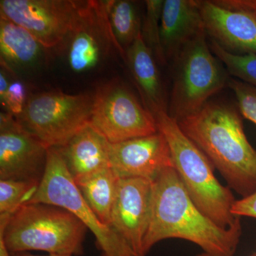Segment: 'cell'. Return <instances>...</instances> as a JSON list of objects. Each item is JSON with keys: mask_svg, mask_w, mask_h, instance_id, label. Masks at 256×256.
<instances>
[{"mask_svg": "<svg viewBox=\"0 0 256 256\" xmlns=\"http://www.w3.org/2000/svg\"><path fill=\"white\" fill-rule=\"evenodd\" d=\"M242 234L240 216L233 226L224 228L198 210L174 168H166L153 181L150 224L143 244L144 256L161 240L180 238L196 244L210 256H234Z\"/></svg>", "mask_w": 256, "mask_h": 256, "instance_id": "cell-1", "label": "cell"}, {"mask_svg": "<svg viewBox=\"0 0 256 256\" xmlns=\"http://www.w3.org/2000/svg\"><path fill=\"white\" fill-rule=\"evenodd\" d=\"M178 122L220 172L229 188L242 198L256 192V150L247 139L242 114L236 108L208 101Z\"/></svg>", "mask_w": 256, "mask_h": 256, "instance_id": "cell-2", "label": "cell"}, {"mask_svg": "<svg viewBox=\"0 0 256 256\" xmlns=\"http://www.w3.org/2000/svg\"><path fill=\"white\" fill-rule=\"evenodd\" d=\"M87 230L68 210L46 204H26L12 215L0 214V236L14 254L40 250L82 256Z\"/></svg>", "mask_w": 256, "mask_h": 256, "instance_id": "cell-3", "label": "cell"}, {"mask_svg": "<svg viewBox=\"0 0 256 256\" xmlns=\"http://www.w3.org/2000/svg\"><path fill=\"white\" fill-rule=\"evenodd\" d=\"M154 118L158 131L166 138L178 178L197 208L222 228L233 226L238 216L232 214L236 198L230 188L218 182L210 160L186 137L176 120L168 112Z\"/></svg>", "mask_w": 256, "mask_h": 256, "instance_id": "cell-4", "label": "cell"}, {"mask_svg": "<svg viewBox=\"0 0 256 256\" xmlns=\"http://www.w3.org/2000/svg\"><path fill=\"white\" fill-rule=\"evenodd\" d=\"M206 34L188 42L174 58L168 114L176 121L194 114L228 84L223 64L214 54Z\"/></svg>", "mask_w": 256, "mask_h": 256, "instance_id": "cell-5", "label": "cell"}, {"mask_svg": "<svg viewBox=\"0 0 256 256\" xmlns=\"http://www.w3.org/2000/svg\"><path fill=\"white\" fill-rule=\"evenodd\" d=\"M94 96L43 92L28 97L18 124L47 149L62 148L92 120Z\"/></svg>", "mask_w": 256, "mask_h": 256, "instance_id": "cell-6", "label": "cell"}, {"mask_svg": "<svg viewBox=\"0 0 256 256\" xmlns=\"http://www.w3.org/2000/svg\"><path fill=\"white\" fill-rule=\"evenodd\" d=\"M62 207L75 215L96 237L105 256H134L124 238L102 224L88 205L57 148H50L44 174L30 203Z\"/></svg>", "mask_w": 256, "mask_h": 256, "instance_id": "cell-7", "label": "cell"}, {"mask_svg": "<svg viewBox=\"0 0 256 256\" xmlns=\"http://www.w3.org/2000/svg\"><path fill=\"white\" fill-rule=\"evenodd\" d=\"M57 50L65 56L74 73H88L98 67L116 50L126 62V52L119 46L111 28L108 1L80 2L74 24Z\"/></svg>", "mask_w": 256, "mask_h": 256, "instance_id": "cell-8", "label": "cell"}, {"mask_svg": "<svg viewBox=\"0 0 256 256\" xmlns=\"http://www.w3.org/2000/svg\"><path fill=\"white\" fill-rule=\"evenodd\" d=\"M94 96L90 122L112 144L158 132L153 114L122 82L104 84Z\"/></svg>", "mask_w": 256, "mask_h": 256, "instance_id": "cell-9", "label": "cell"}, {"mask_svg": "<svg viewBox=\"0 0 256 256\" xmlns=\"http://www.w3.org/2000/svg\"><path fill=\"white\" fill-rule=\"evenodd\" d=\"M80 2L1 0L0 18L22 26L46 50H57L73 28Z\"/></svg>", "mask_w": 256, "mask_h": 256, "instance_id": "cell-10", "label": "cell"}, {"mask_svg": "<svg viewBox=\"0 0 256 256\" xmlns=\"http://www.w3.org/2000/svg\"><path fill=\"white\" fill-rule=\"evenodd\" d=\"M48 150L12 114L1 112L0 180L40 182L46 170Z\"/></svg>", "mask_w": 256, "mask_h": 256, "instance_id": "cell-11", "label": "cell"}, {"mask_svg": "<svg viewBox=\"0 0 256 256\" xmlns=\"http://www.w3.org/2000/svg\"><path fill=\"white\" fill-rule=\"evenodd\" d=\"M152 193L151 180L119 178L110 226L127 242L134 256H146L143 244L150 224Z\"/></svg>", "mask_w": 256, "mask_h": 256, "instance_id": "cell-12", "label": "cell"}, {"mask_svg": "<svg viewBox=\"0 0 256 256\" xmlns=\"http://www.w3.org/2000/svg\"><path fill=\"white\" fill-rule=\"evenodd\" d=\"M110 165L119 178L151 181L166 168H174L169 146L160 131L146 137L110 143Z\"/></svg>", "mask_w": 256, "mask_h": 256, "instance_id": "cell-13", "label": "cell"}, {"mask_svg": "<svg viewBox=\"0 0 256 256\" xmlns=\"http://www.w3.org/2000/svg\"><path fill=\"white\" fill-rule=\"evenodd\" d=\"M205 32L224 50L236 54H256V16L245 10L198 1Z\"/></svg>", "mask_w": 256, "mask_h": 256, "instance_id": "cell-14", "label": "cell"}, {"mask_svg": "<svg viewBox=\"0 0 256 256\" xmlns=\"http://www.w3.org/2000/svg\"><path fill=\"white\" fill-rule=\"evenodd\" d=\"M206 33L198 0H164L160 38L166 62L173 60L188 42Z\"/></svg>", "mask_w": 256, "mask_h": 256, "instance_id": "cell-15", "label": "cell"}, {"mask_svg": "<svg viewBox=\"0 0 256 256\" xmlns=\"http://www.w3.org/2000/svg\"><path fill=\"white\" fill-rule=\"evenodd\" d=\"M110 142L89 122L65 146L57 148L74 182L110 168Z\"/></svg>", "mask_w": 256, "mask_h": 256, "instance_id": "cell-16", "label": "cell"}, {"mask_svg": "<svg viewBox=\"0 0 256 256\" xmlns=\"http://www.w3.org/2000/svg\"><path fill=\"white\" fill-rule=\"evenodd\" d=\"M126 62L142 97L143 105L156 116L168 112V104L158 62L142 34L126 50Z\"/></svg>", "mask_w": 256, "mask_h": 256, "instance_id": "cell-17", "label": "cell"}, {"mask_svg": "<svg viewBox=\"0 0 256 256\" xmlns=\"http://www.w3.org/2000/svg\"><path fill=\"white\" fill-rule=\"evenodd\" d=\"M46 50L28 30L0 18L1 66L12 75L33 68Z\"/></svg>", "mask_w": 256, "mask_h": 256, "instance_id": "cell-18", "label": "cell"}, {"mask_svg": "<svg viewBox=\"0 0 256 256\" xmlns=\"http://www.w3.org/2000/svg\"><path fill=\"white\" fill-rule=\"evenodd\" d=\"M118 182L110 168L75 182L88 205L100 222L109 226Z\"/></svg>", "mask_w": 256, "mask_h": 256, "instance_id": "cell-19", "label": "cell"}, {"mask_svg": "<svg viewBox=\"0 0 256 256\" xmlns=\"http://www.w3.org/2000/svg\"><path fill=\"white\" fill-rule=\"evenodd\" d=\"M109 22L116 41L126 52L142 33V20L134 2L108 1Z\"/></svg>", "mask_w": 256, "mask_h": 256, "instance_id": "cell-20", "label": "cell"}, {"mask_svg": "<svg viewBox=\"0 0 256 256\" xmlns=\"http://www.w3.org/2000/svg\"><path fill=\"white\" fill-rule=\"evenodd\" d=\"M210 50L225 66L228 73L238 80L256 86V54H236L230 53L210 40Z\"/></svg>", "mask_w": 256, "mask_h": 256, "instance_id": "cell-21", "label": "cell"}, {"mask_svg": "<svg viewBox=\"0 0 256 256\" xmlns=\"http://www.w3.org/2000/svg\"><path fill=\"white\" fill-rule=\"evenodd\" d=\"M40 182L20 180H0V214H14L30 203Z\"/></svg>", "mask_w": 256, "mask_h": 256, "instance_id": "cell-22", "label": "cell"}, {"mask_svg": "<svg viewBox=\"0 0 256 256\" xmlns=\"http://www.w3.org/2000/svg\"><path fill=\"white\" fill-rule=\"evenodd\" d=\"M164 0H146V12L142 25V37L146 46L152 52L156 62L161 65L166 64L161 38H160V18Z\"/></svg>", "mask_w": 256, "mask_h": 256, "instance_id": "cell-23", "label": "cell"}, {"mask_svg": "<svg viewBox=\"0 0 256 256\" xmlns=\"http://www.w3.org/2000/svg\"><path fill=\"white\" fill-rule=\"evenodd\" d=\"M228 85L236 96L240 114L256 124V86L235 78L229 79Z\"/></svg>", "mask_w": 256, "mask_h": 256, "instance_id": "cell-24", "label": "cell"}, {"mask_svg": "<svg viewBox=\"0 0 256 256\" xmlns=\"http://www.w3.org/2000/svg\"><path fill=\"white\" fill-rule=\"evenodd\" d=\"M30 96H28L26 86L18 79L11 80L4 101L1 105L6 112L18 117L23 112Z\"/></svg>", "mask_w": 256, "mask_h": 256, "instance_id": "cell-25", "label": "cell"}, {"mask_svg": "<svg viewBox=\"0 0 256 256\" xmlns=\"http://www.w3.org/2000/svg\"><path fill=\"white\" fill-rule=\"evenodd\" d=\"M235 216H248L256 218V192L249 196L236 200L232 208Z\"/></svg>", "mask_w": 256, "mask_h": 256, "instance_id": "cell-26", "label": "cell"}, {"mask_svg": "<svg viewBox=\"0 0 256 256\" xmlns=\"http://www.w3.org/2000/svg\"><path fill=\"white\" fill-rule=\"evenodd\" d=\"M216 2L230 9L245 10L256 16V0H216Z\"/></svg>", "mask_w": 256, "mask_h": 256, "instance_id": "cell-27", "label": "cell"}, {"mask_svg": "<svg viewBox=\"0 0 256 256\" xmlns=\"http://www.w3.org/2000/svg\"><path fill=\"white\" fill-rule=\"evenodd\" d=\"M0 256H11L2 236H0Z\"/></svg>", "mask_w": 256, "mask_h": 256, "instance_id": "cell-28", "label": "cell"}, {"mask_svg": "<svg viewBox=\"0 0 256 256\" xmlns=\"http://www.w3.org/2000/svg\"><path fill=\"white\" fill-rule=\"evenodd\" d=\"M13 256H35L32 255V254H28V252H20V254H14ZM72 256L69 255H60V254H48V256Z\"/></svg>", "mask_w": 256, "mask_h": 256, "instance_id": "cell-29", "label": "cell"}, {"mask_svg": "<svg viewBox=\"0 0 256 256\" xmlns=\"http://www.w3.org/2000/svg\"><path fill=\"white\" fill-rule=\"evenodd\" d=\"M196 256H210L208 255V254H205V252H203V254H200V255H197Z\"/></svg>", "mask_w": 256, "mask_h": 256, "instance_id": "cell-30", "label": "cell"}, {"mask_svg": "<svg viewBox=\"0 0 256 256\" xmlns=\"http://www.w3.org/2000/svg\"><path fill=\"white\" fill-rule=\"evenodd\" d=\"M102 256H104V254H102Z\"/></svg>", "mask_w": 256, "mask_h": 256, "instance_id": "cell-31", "label": "cell"}, {"mask_svg": "<svg viewBox=\"0 0 256 256\" xmlns=\"http://www.w3.org/2000/svg\"></svg>", "mask_w": 256, "mask_h": 256, "instance_id": "cell-32", "label": "cell"}]
</instances>
